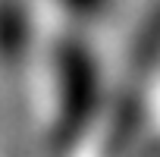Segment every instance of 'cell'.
<instances>
[{"label":"cell","mask_w":160,"mask_h":157,"mask_svg":"<svg viewBox=\"0 0 160 157\" xmlns=\"http://www.w3.org/2000/svg\"><path fill=\"white\" fill-rule=\"evenodd\" d=\"M57 141L72 144L98 113V69L82 44H63L57 53Z\"/></svg>","instance_id":"1"},{"label":"cell","mask_w":160,"mask_h":157,"mask_svg":"<svg viewBox=\"0 0 160 157\" xmlns=\"http://www.w3.org/2000/svg\"><path fill=\"white\" fill-rule=\"evenodd\" d=\"M66 7L75 10V13H82V16H94V13H101L104 0H66Z\"/></svg>","instance_id":"2"}]
</instances>
